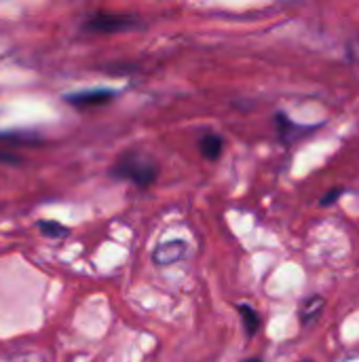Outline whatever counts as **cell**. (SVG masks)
I'll list each match as a JSON object with an SVG mask.
<instances>
[{
    "instance_id": "4",
    "label": "cell",
    "mask_w": 359,
    "mask_h": 362,
    "mask_svg": "<svg viewBox=\"0 0 359 362\" xmlns=\"http://www.w3.org/2000/svg\"><path fill=\"white\" fill-rule=\"evenodd\" d=\"M275 125H277V134H279V140L284 142V144H294V142H298V140H303L307 134H311V132H315L320 125H298L294 119H290L284 110H279L277 115H275Z\"/></svg>"
},
{
    "instance_id": "11",
    "label": "cell",
    "mask_w": 359,
    "mask_h": 362,
    "mask_svg": "<svg viewBox=\"0 0 359 362\" xmlns=\"http://www.w3.org/2000/svg\"><path fill=\"white\" fill-rule=\"evenodd\" d=\"M0 161H6V163H21V159H19V157H13V155H2V151H0Z\"/></svg>"
},
{
    "instance_id": "12",
    "label": "cell",
    "mask_w": 359,
    "mask_h": 362,
    "mask_svg": "<svg viewBox=\"0 0 359 362\" xmlns=\"http://www.w3.org/2000/svg\"><path fill=\"white\" fill-rule=\"evenodd\" d=\"M241 362H262V361H260V358H256V356H254V358H245V361H241Z\"/></svg>"
},
{
    "instance_id": "1",
    "label": "cell",
    "mask_w": 359,
    "mask_h": 362,
    "mask_svg": "<svg viewBox=\"0 0 359 362\" xmlns=\"http://www.w3.org/2000/svg\"><path fill=\"white\" fill-rule=\"evenodd\" d=\"M110 176L127 180L138 189H148L159 178V163L144 151H125L110 168Z\"/></svg>"
},
{
    "instance_id": "13",
    "label": "cell",
    "mask_w": 359,
    "mask_h": 362,
    "mask_svg": "<svg viewBox=\"0 0 359 362\" xmlns=\"http://www.w3.org/2000/svg\"><path fill=\"white\" fill-rule=\"evenodd\" d=\"M300 362H315V361H311V358H305V361H300Z\"/></svg>"
},
{
    "instance_id": "6",
    "label": "cell",
    "mask_w": 359,
    "mask_h": 362,
    "mask_svg": "<svg viewBox=\"0 0 359 362\" xmlns=\"http://www.w3.org/2000/svg\"><path fill=\"white\" fill-rule=\"evenodd\" d=\"M222 151H224V138L220 134L207 132L199 138V153L207 161H218L222 157Z\"/></svg>"
},
{
    "instance_id": "2",
    "label": "cell",
    "mask_w": 359,
    "mask_h": 362,
    "mask_svg": "<svg viewBox=\"0 0 359 362\" xmlns=\"http://www.w3.org/2000/svg\"><path fill=\"white\" fill-rule=\"evenodd\" d=\"M133 28H140V19L133 15H118V13H93L83 21V30L93 34H116Z\"/></svg>"
},
{
    "instance_id": "8",
    "label": "cell",
    "mask_w": 359,
    "mask_h": 362,
    "mask_svg": "<svg viewBox=\"0 0 359 362\" xmlns=\"http://www.w3.org/2000/svg\"><path fill=\"white\" fill-rule=\"evenodd\" d=\"M235 310L239 312L241 320H243V331L248 337H256V333H260L262 329V318L256 312V308H252L250 303H237Z\"/></svg>"
},
{
    "instance_id": "5",
    "label": "cell",
    "mask_w": 359,
    "mask_h": 362,
    "mask_svg": "<svg viewBox=\"0 0 359 362\" xmlns=\"http://www.w3.org/2000/svg\"><path fill=\"white\" fill-rule=\"evenodd\" d=\"M186 255H188V244L184 240H169V242H161L152 250V261L154 265L165 267V265H174L182 261Z\"/></svg>"
},
{
    "instance_id": "7",
    "label": "cell",
    "mask_w": 359,
    "mask_h": 362,
    "mask_svg": "<svg viewBox=\"0 0 359 362\" xmlns=\"http://www.w3.org/2000/svg\"><path fill=\"white\" fill-rule=\"evenodd\" d=\"M324 310H326V299H324V297H320V295L307 297V299L303 301V305H300V312H298L300 322H303L305 327L317 322L320 316L324 314Z\"/></svg>"
},
{
    "instance_id": "9",
    "label": "cell",
    "mask_w": 359,
    "mask_h": 362,
    "mask_svg": "<svg viewBox=\"0 0 359 362\" xmlns=\"http://www.w3.org/2000/svg\"><path fill=\"white\" fill-rule=\"evenodd\" d=\"M36 229H38L44 238H49V240H66V238L70 235V229L63 227V225L57 223V221H44V218H40V221H36Z\"/></svg>"
},
{
    "instance_id": "10",
    "label": "cell",
    "mask_w": 359,
    "mask_h": 362,
    "mask_svg": "<svg viewBox=\"0 0 359 362\" xmlns=\"http://www.w3.org/2000/svg\"><path fill=\"white\" fill-rule=\"evenodd\" d=\"M341 195H345V189H343V187H334V189H330V191L320 199V206H322V208H330V206H334V204L339 202Z\"/></svg>"
},
{
    "instance_id": "3",
    "label": "cell",
    "mask_w": 359,
    "mask_h": 362,
    "mask_svg": "<svg viewBox=\"0 0 359 362\" xmlns=\"http://www.w3.org/2000/svg\"><path fill=\"white\" fill-rule=\"evenodd\" d=\"M116 95H118V91H116V89H108V87H93V89H83V91L66 93V95H63V100H66L70 106H76V108H91V106H104V104H110Z\"/></svg>"
}]
</instances>
